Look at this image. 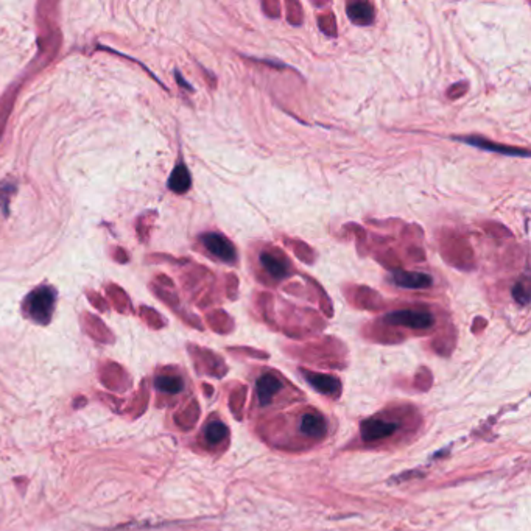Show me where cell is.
<instances>
[{
  "instance_id": "obj_1",
  "label": "cell",
  "mask_w": 531,
  "mask_h": 531,
  "mask_svg": "<svg viewBox=\"0 0 531 531\" xmlns=\"http://www.w3.org/2000/svg\"><path fill=\"white\" fill-rule=\"evenodd\" d=\"M55 300L56 292L52 287H38L24 301L25 315L39 324H47L53 315Z\"/></svg>"
},
{
  "instance_id": "obj_2",
  "label": "cell",
  "mask_w": 531,
  "mask_h": 531,
  "mask_svg": "<svg viewBox=\"0 0 531 531\" xmlns=\"http://www.w3.org/2000/svg\"><path fill=\"white\" fill-rule=\"evenodd\" d=\"M385 321L391 325L424 330L430 329L435 324V318L426 310H396L385 315Z\"/></svg>"
},
{
  "instance_id": "obj_3",
  "label": "cell",
  "mask_w": 531,
  "mask_h": 531,
  "mask_svg": "<svg viewBox=\"0 0 531 531\" xmlns=\"http://www.w3.org/2000/svg\"><path fill=\"white\" fill-rule=\"evenodd\" d=\"M201 242L212 256H215L217 259L226 262V264H232V262H236L237 259L236 248H234V245L223 236V234H218V232L204 234V236H201Z\"/></svg>"
},
{
  "instance_id": "obj_4",
  "label": "cell",
  "mask_w": 531,
  "mask_h": 531,
  "mask_svg": "<svg viewBox=\"0 0 531 531\" xmlns=\"http://www.w3.org/2000/svg\"><path fill=\"white\" fill-rule=\"evenodd\" d=\"M399 429V424L394 421H387V419H368L362 424V435L363 440L366 443H374V441H380V440H387L391 435L396 433V430Z\"/></svg>"
},
{
  "instance_id": "obj_5",
  "label": "cell",
  "mask_w": 531,
  "mask_h": 531,
  "mask_svg": "<svg viewBox=\"0 0 531 531\" xmlns=\"http://www.w3.org/2000/svg\"><path fill=\"white\" fill-rule=\"evenodd\" d=\"M458 142H463L467 145L477 147L480 150L485 152H491V153H499L504 156H522V158H528L530 152L525 150V148H518V147H508V145H502V144H495L490 142L483 137H467V136H455L454 137Z\"/></svg>"
},
{
  "instance_id": "obj_6",
  "label": "cell",
  "mask_w": 531,
  "mask_h": 531,
  "mask_svg": "<svg viewBox=\"0 0 531 531\" xmlns=\"http://www.w3.org/2000/svg\"><path fill=\"white\" fill-rule=\"evenodd\" d=\"M391 281L396 285L401 288H408V290H424L429 288L431 284H433V279L430 278L426 273H417V271H393L391 273Z\"/></svg>"
},
{
  "instance_id": "obj_7",
  "label": "cell",
  "mask_w": 531,
  "mask_h": 531,
  "mask_svg": "<svg viewBox=\"0 0 531 531\" xmlns=\"http://www.w3.org/2000/svg\"><path fill=\"white\" fill-rule=\"evenodd\" d=\"M259 260L260 265L264 267V270L276 281L285 279L290 273L288 262L279 256H274L271 253H262L259 256Z\"/></svg>"
},
{
  "instance_id": "obj_8",
  "label": "cell",
  "mask_w": 531,
  "mask_h": 531,
  "mask_svg": "<svg viewBox=\"0 0 531 531\" xmlns=\"http://www.w3.org/2000/svg\"><path fill=\"white\" fill-rule=\"evenodd\" d=\"M282 388V382L273 374H264L257 380V398L260 405H268Z\"/></svg>"
},
{
  "instance_id": "obj_9",
  "label": "cell",
  "mask_w": 531,
  "mask_h": 531,
  "mask_svg": "<svg viewBox=\"0 0 531 531\" xmlns=\"http://www.w3.org/2000/svg\"><path fill=\"white\" fill-rule=\"evenodd\" d=\"M374 6L370 2H354L348 5V18L357 25H370L374 22Z\"/></svg>"
},
{
  "instance_id": "obj_10",
  "label": "cell",
  "mask_w": 531,
  "mask_h": 531,
  "mask_svg": "<svg viewBox=\"0 0 531 531\" xmlns=\"http://www.w3.org/2000/svg\"><path fill=\"white\" fill-rule=\"evenodd\" d=\"M300 429L309 438H323L325 435V430H328V424H325L323 416L307 413L306 416H302Z\"/></svg>"
},
{
  "instance_id": "obj_11",
  "label": "cell",
  "mask_w": 531,
  "mask_h": 531,
  "mask_svg": "<svg viewBox=\"0 0 531 531\" xmlns=\"http://www.w3.org/2000/svg\"><path fill=\"white\" fill-rule=\"evenodd\" d=\"M304 377L307 379L309 384L316 388L318 391L324 394H338L340 391V382L338 379L332 376H325V374H316V372H304Z\"/></svg>"
},
{
  "instance_id": "obj_12",
  "label": "cell",
  "mask_w": 531,
  "mask_h": 531,
  "mask_svg": "<svg viewBox=\"0 0 531 531\" xmlns=\"http://www.w3.org/2000/svg\"><path fill=\"white\" fill-rule=\"evenodd\" d=\"M190 184H192V180H190V173L187 167L184 164L176 166L173 168L172 175H170L168 189L175 194H186L190 189Z\"/></svg>"
},
{
  "instance_id": "obj_13",
  "label": "cell",
  "mask_w": 531,
  "mask_h": 531,
  "mask_svg": "<svg viewBox=\"0 0 531 531\" xmlns=\"http://www.w3.org/2000/svg\"><path fill=\"white\" fill-rule=\"evenodd\" d=\"M204 436H206V441L209 444L217 445L226 440V436H228V427L220 421H214L209 424L206 430H204Z\"/></svg>"
},
{
  "instance_id": "obj_14",
  "label": "cell",
  "mask_w": 531,
  "mask_h": 531,
  "mask_svg": "<svg viewBox=\"0 0 531 531\" xmlns=\"http://www.w3.org/2000/svg\"><path fill=\"white\" fill-rule=\"evenodd\" d=\"M156 387H158L161 391L168 393V394H176L180 393L184 384L180 377L175 376H164V377H158L156 380Z\"/></svg>"
},
{
  "instance_id": "obj_15",
  "label": "cell",
  "mask_w": 531,
  "mask_h": 531,
  "mask_svg": "<svg viewBox=\"0 0 531 531\" xmlns=\"http://www.w3.org/2000/svg\"><path fill=\"white\" fill-rule=\"evenodd\" d=\"M513 296L514 300L518 301L519 304H522V306H525V304H528V300H530V293H528V288L523 285V284H516V287L513 288Z\"/></svg>"
},
{
  "instance_id": "obj_16",
  "label": "cell",
  "mask_w": 531,
  "mask_h": 531,
  "mask_svg": "<svg viewBox=\"0 0 531 531\" xmlns=\"http://www.w3.org/2000/svg\"><path fill=\"white\" fill-rule=\"evenodd\" d=\"M11 105H13V100H6V98H4V100L0 102V134L4 133L6 117H8L11 111Z\"/></svg>"
}]
</instances>
